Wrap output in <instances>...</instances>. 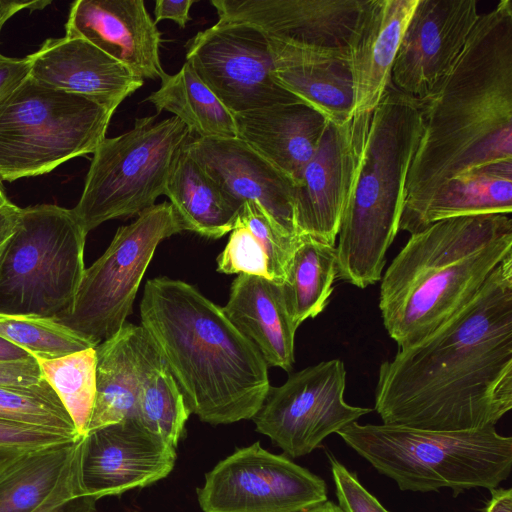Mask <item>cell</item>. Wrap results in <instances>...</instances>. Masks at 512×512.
I'll return each mask as SVG.
<instances>
[{"instance_id": "obj_1", "label": "cell", "mask_w": 512, "mask_h": 512, "mask_svg": "<svg viewBox=\"0 0 512 512\" xmlns=\"http://www.w3.org/2000/svg\"><path fill=\"white\" fill-rule=\"evenodd\" d=\"M511 408L512 253L461 310L381 363L374 409L384 424L462 431Z\"/></svg>"}, {"instance_id": "obj_2", "label": "cell", "mask_w": 512, "mask_h": 512, "mask_svg": "<svg viewBox=\"0 0 512 512\" xmlns=\"http://www.w3.org/2000/svg\"><path fill=\"white\" fill-rule=\"evenodd\" d=\"M421 102L423 131L400 222L445 181L512 161L511 0L480 14L451 71Z\"/></svg>"}, {"instance_id": "obj_3", "label": "cell", "mask_w": 512, "mask_h": 512, "mask_svg": "<svg viewBox=\"0 0 512 512\" xmlns=\"http://www.w3.org/2000/svg\"><path fill=\"white\" fill-rule=\"evenodd\" d=\"M140 319L190 413L212 425L253 419L270 388L268 365L222 307L182 280L156 277Z\"/></svg>"}, {"instance_id": "obj_4", "label": "cell", "mask_w": 512, "mask_h": 512, "mask_svg": "<svg viewBox=\"0 0 512 512\" xmlns=\"http://www.w3.org/2000/svg\"><path fill=\"white\" fill-rule=\"evenodd\" d=\"M511 253L506 214L447 218L410 234L380 280L383 326L398 349L461 310Z\"/></svg>"}, {"instance_id": "obj_5", "label": "cell", "mask_w": 512, "mask_h": 512, "mask_svg": "<svg viewBox=\"0 0 512 512\" xmlns=\"http://www.w3.org/2000/svg\"><path fill=\"white\" fill-rule=\"evenodd\" d=\"M422 131L421 100L389 85L372 111L360 170L342 215L335 245L340 280L360 289L381 280Z\"/></svg>"}, {"instance_id": "obj_6", "label": "cell", "mask_w": 512, "mask_h": 512, "mask_svg": "<svg viewBox=\"0 0 512 512\" xmlns=\"http://www.w3.org/2000/svg\"><path fill=\"white\" fill-rule=\"evenodd\" d=\"M337 434L402 491L497 488L512 467V437L495 427L432 431L389 424L350 423Z\"/></svg>"}, {"instance_id": "obj_7", "label": "cell", "mask_w": 512, "mask_h": 512, "mask_svg": "<svg viewBox=\"0 0 512 512\" xmlns=\"http://www.w3.org/2000/svg\"><path fill=\"white\" fill-rule=\"evenodd\" d=\"M86 236L72 209L21 208L0 261V314L67 316L85 271Z\"/></svg>"}, {"instance_id": "obj_8", "label": "cell", "mask_w": 512, "mask_h": 512, "mask_svg": "<svg viewBox=\"0 0 512 512\" xmlns=\"http://www.w3.org/2000/svg\"><path fill=\"white\" fill-rule=\"evenodd\" d=\"M116 109L30 76L0 103V180L48 173L94 153Z\"/></svg>"}, {"instance_id": "obj_9", "label": "cell", "mask_w": 512, "mask_h": 512, "mask_svg": "<svg viewBox=\"0 0 512 512\" xmlns=\"http://www.w3.org/2000/svg\"><path fill=\"white\" fill-rule=\"evenodd\" d=\"M192 139L178 118H137L133 128L105 138L93 153L73 213L88 234L102 223L139 215L164 195L174 160Z\"/></svg>"}, {"instance_id": "obj_10", "label": "cell", "mask_w": 512, "mask_h": 512, "mask_svg": "<svg viewBox=\"0 0 512 512\" xmlns=\"http://www.w3.org/2000/svg\"><path fill=\"white\" fill-rule=\"evenodd\" d=\"M184 231L167 201L116 231L105 252L85 268L71 311L57 320L97 346L126 322L159 243Z\"/></svg>"}, {"instance_id": "obj_11", "label": "cell", "mask_w": 512, "mask_h": 512, "mask_svg": "<svg viewBox=\"0 0 512 512\" xmlns=\"http://www.w3.org/2000/svg\"><path fill=\"white\" fill-rule=\"evenodd\" d=\"M345 364L322 361L291 374L280 386H270L264 403L253 417L256 430L268 436L287 455L297 458L315 450L371 408L344 400Z\"/></svg>"}, {"instance_id": "obj_12", "label": "cell", "mask_w": 512, "mask_h": 512, "mask_svg": "<svg viewBox=\"0 0 512 512\" xmlns=\"http://www.w3.org/2000/svg\"><path fill=\"white\" fill-rule=\"evenodd\" d=\"M197 499L203 512H305L328 497L322 478L255 442L206 473Z\"/></svg>"}, {"instance_id": "obj_13", "label": "cell", "mask_w": 512, "mask_h": 512, "mask_svg": "<svg viewBox=\"0 0 512 512\" xmlns=\"http://www.w3.org/2000/svg\"><path fill=\"white\" fill-rule=\"evenodd\" d=\"M185 47L186 62L233 114L301 102L275 81L269 41L254 26L218 20Z\"/></svg>"}, {"instance_id": "obj_14", "label": "cell", "mask_w": 512, "mask_h": 512, "mask_svg": "<svg viewBox=\"0 0 512 512\" xmlns=\"http://www.w3.org/2000/svg\"><path fill=\"white\" fill-rule=\"evenodd\" d=\"M371 113L343 125L328 123L295 188L298 234L335 245L341 219L363 159Z\"/></svg>"}, {"instance_id": "obj_15", "label": "cell", "mask_w": 512, "mask_h": 512, "mask_svg": "<svg viewBox=\"0 0 512 512\" xmlns=\"http://www.w3.org/2000/svg\"><path fill=\"white\" fill-rule=\"evenodd\" d=\"M367 0H211L218 20L245 23L293 49L349 61Z\"/></svg>"}, {"instance_id": "obj_16", "label": "cell", "mask_w": 512, "mask_h": 512, "mask_svg": "<svg viewBox=\"0 0 512 512\" xmlns=\"http://www.w3.org/2000/svg\"><path fill=\"white\" fill-rule=\"evenodd\" d=\"M479 17L476 0H418L390 85L415 99L426 98L455 65Z\"/></svg>"}, {"instance_id": "obj_17", "label": "cell", "mask_w": 512, "mask_h": 512, "mask_svg": "<svg viewBox=\"0 0 512 512\" xmlns=\"http://www.w3.org/2000/svg\"><path fill=\"white\" fill-rule=\"evenodd\" d=\"M175 461V447L136 420H126L84 436L81 483L85 494L98 501L165 478Z\"/></svg>"}, {"instance_id": "obj_18", "label": "cell", "mask_w": 512, "mask_h": 512, "mask_svg": "<svg viewBox=\"0 0 512 512\" xmlns=\"http://www.w3.org/2000/svg\"><path fill=\"white\" fill-rule=\"evenodd\" d=\"M65 29V36L90 42L143 80L166 75L161 33L143 0L75 1Z\"/></svg>"}, {"instance_id": "obj_19", "label": "cell", "mask_w": 512, "mask_h": 512, "mask_svg": "<svg viewBox=\"0 0 512 512\" xmlns=\"http://www.w3.org/2000/svg\"><path fill=\"white\" fill-rule=\"evenodd\" d=\"M186 150L241 206L254 202L288 232L298 235L295 184L239 138H192Z\"/></svg>"}, {"instance_id": "obj_20", "label": "cell", "mask_w": 512, "mask_h": 512, "mask_svg": "<svg viewBox=\"0 0 512 512\" xmlns=\"http://www.w3.org/2000/svg\"><path fill=\"white\" fill-rule=\"evenodd\" d=\"M30 77L61 91L117 107L144 80L90 42L75 37L49 38L29 54Z\"/></svg>"}, {"instance_id": "obj_21", "label": "cell", "mask_w": 512, "mask_h": 512, "mask_svg": "<svg viewBox=\"0 0 512 512\" xmlns=\"http://www.w3.org/2000/svg\"><path fill=\"white\" fill-rule=\"evenodd\" d=\"M96 398L86 435L126 420H136L137 402L147 376L164 360L147 330L125 322L95 347Z\"/></svg>"}, {"instance_id": "obj_22", "label": "cell", "mask_w": 512, "mask_h": 512, "mask_svg": "<svg viewBox=\"0 0 512 512\" xmlns=\"http://www.w3.org/2000/svg\"><path fill=\"white\" fill-rule=\"evenodd\" d=\"M418 0H367L349 46L353 115L371 113L390 85L400 42Z\"/></svg>"}, {"instance_id": "obj_23", "label": "cell", "mask_w": 512, "mask_h": 512, "mask_svg": "<svg viewBox=\"0 0 512 512\" xmlns=\"http://www.w3.org/2000/svg\"><path fill=\"white\" fill-rule=\"evenodd\" d=\"M237 138L260 154L295 186L314 155L328 122L302 102L276 104L234 114Z\"/></svg>"}, {"instance_id": "obj_24", "label": "cell", "mask_w": 512, "mask_h": 512, "mask_svg": "<svg viewBox=\"0 0 512 512\" xmlns=\"http://www.w3.org/2000/svg\"><path fill=\"white\" fill-rule=\"evenodd\" d=\"M222 311L252 342L268 366L288 372L292 369L297 328L288 314L280 284L238 274Z\"/></svg>"}, {"instance_id": "obj_25", "label": "cell", "mask_w": 512, "mask_h": 512, "mask_svg": "<svg viewBox=\"0 0 512 512\" xmlns=\"http://www.w3.org/2000/svg\"><path fill=\"white\" fill-rule=\"evenodd\" d=\"M275 81L333 125L353 117L354 85L349 61L298 51L269 40Z\"/></svg>"}, {"instance_id": "obj_26", "label": "cell", "mask_w": 512, "mask_h": 512, "mask_svg": "<svg viewBox=\"0 0 512 512\" xmlns=\"http://www.w3.org/2000/svg\"><path fill=\"white\" fill-rule=\"evenodd\" d=\"M512 212V161H502L451 178L439 186L399 230L410 234L443 219Z\"/></svg>"}, {"instance_id": "obj_27", "label": "cell", "mask_w": 512, "mask_h": 512, "mask_svg": "<svg viewBox=\"0 0 512 512\" xmlns=\"http://www.w3.org/2000/svg\"><path fill=\"white\" fill-rule=\"evenodd\" d=\"M299 237L256 203L245 202L217 258V271L254 275L282 284Z\"/></svg>"}, {"instance_id": "obj_28", "label": "cell", "mask_w": 512, "mask_h": 512, "mask_svg": "<svg viewBox=\"0 0 512 512\" xmlns=\"http://www.w3.org/2000/svg\"><path fill=\"white\" fill-rule=\"evenodd\" d=\"M164 195L184 231L213 239L231 232L242 207L218 186L185 146L174 160Z\"/></svg>"}, {"instance_id": "obj_29", "label": "cell", "mask_w": 512, "mask_h": 512, "mask_svg": "<svg viewBox=\"0 0 512 512\" xmlns=\"http://www.w3.org/2000/svg\"><path fill=\"white\" fill-rule=\"evenodd\" d=\"M157 113L168 111L197 138H237L234 114L199 78L188 62L175 74L161 79L158 90L147 98Z\"/></svg>"}, {"instance_id": "obj_30", "label": "cell", "mask_w": 512, "mask_h": 512, "mask_svg": "<svg viewBox=\"0 0 512 512\" xmlns=\"http://www.w3.org/2000/svg\"><path fill=\"white\" fill-rule=\"evenodd\" d=\"M77 440L24 451L0 468V512H32L54 489L78 453Z\"/></svg>"}, {"instance_id": "obj_31", "label": "cell", "mask_w": 512, "mask_h": 512, "mask_svg": "<svg viewBox=\"0 0 512 512\" xmlns=\"http://www.w3.org/2000/svg\"><path fill=\"white\" fill-rule=\"evenodd\" d=\"M337 273L335 245L300 235L286 278L280 284L288 314L297 329L326 308Z\"/></svg>"}, {"instance_id": "obj_32", "label": "cell", "mask_w": 512, "mask_h": 512, "mask_svg": "<svg viewBox=\"0 0 512 512\" xmlns=\"http://www.w3.org/2000/svg\"><path fill=\"white\" fill-rule=\"evenodd\" d=\"M35 359L78 434L85 436L96 398L95 347L56 359Z\"/></svg>"}, {"instance_id": "obj_33", "label": "cell", "mask_w": 512, "mask_h": 512, "mask_svg": "<svg viewBox=\"0 0 512 512\" xmlns=\"http://www.w3.org/2000/svg\"><path fill=\"white\" fill-rule=\"evenodd\" d=\"M190 414L178 384L163 362L147 376L141 387L136 421L176 448Z\"/></svg>"}, {"instance_id": "obj_34", "label": "cell", "mask_w": 512, "mask_h": 512, "mask_svg": "<svg viewBox=\"0 0 512 512\" xmlns=\"http://www.w3.org/2000/svg\"><path fill=\"white\" fill-rule=\"evenodd\" d=\"M0 338L38 359H56L94 344L53 318L0 314Z\"/></svg>"}, {"instance_id": "obj_35", "label": "cell", "mask_w": 512, "mask_h": 512, "mask_svg": "<svg viewBox=\"0 0 512 512\" xmlns=\"http://www.w3.org/2000/svg\"><path fill=\"white\" fill-rule=\"evenodd\" d=\"M0 420L80 436L65 407L45 379L31 386H0Z\"/></svg>"}, {"instance_id": "obj_36", "label": "cell", "mask_w": 512, "mask_h": 512, "mask_svg": "<svg viewBox=\"0 0 512 512\" xmlns=\"http://www.w3.org/2000/svg\"><path fill=\"white\" fill-rule=\"evenodd\" d=\"M82 447L83 440L66 473L32 512H97V500L85 494L81 483Z\"/></svg>"}, {"instance_id": "obj_37", "label": "cell", "mask_w": 512, "mask_h": 512, "mask_svg": "<svg viewBox=\"0 0 512 512\" xmlns=\"http://www.w3.org/2000/svg\"><path fill=\"white\" fill-rule=\"evenodd\" d=\"M331 473L342 512H389L331 453H328Z\"/></svg>"}, {"instance_id": "obj_38", "label": "cell", "mask_w": 512, "mask_h": 512, "mask_svg": "<svg viewBox=\"0 0 512 512\" xmlns=\"http://www.w3.org/2000/svg\"><path fill=\"white\" fill-rule=\"evenodd\" d=\"M59 431L0 420V448L34 450L79 438Z\"/></svg>"}, {"instance_id": "obj_39", "label": "cell", "mask_w": 512, "mask_h": 512, "mask_svg": "<svg viewBox=\"0 0 512 512\" xmlns=\"http://www.w3.org/2000/svg\"><path fill=\"white\" fill-rule=\"evenodd\" d=\"M44 380L34 357L19 361H0V386H31Z\"/></svg>"}, {"instance_id": "obj_40", "label": "cell", "mask_w": 512, "mask_h": 512, "mask_svg": "<svg viewBox=\"0 0 512 512\" xmlns=\"http://www.w3.org/2000/svg\"><path fill=\"white\" fill-rule=\"evenodd\" d=\"M31 60L7 57L0 53V103L13 93L29 76Z\"/></svg>"}, {"instance_id": "obj_41", "label": "cell", "mask_w": 512, "mask_h": 512, "mask_svg": "<svg viewBox=\"0 0 512 512\" xmlns=\"http://www.w3.org/2000/svg\"><path fill=\"white\" fill-rule=\"evenodd\" d=\"M197 0H157L154 6V22L172 20L180 28H185L191 20L190 9Z\"/></svg>"}, {"instance_id": "obj_42", "label": "cell", "mask_w": 512, "mask_h": 512, "mask_svg": "<svg viewBox=\"0 0 512 512\" xmlns=\"http://www.w3.org/2000/svg\"><path fill=\"white\" fill-rule=\"evenodd\" d=\"M21 208L8 202L0 207V261L15 231Z\"/></svg>"}, {"instance_id": "obj_43", "label": "cell", "mask_w": 512, "mask_h": 512, "mask_svg": "<svg viewBox=\"0 0 512 512\" xmlns=\"http://www.w3.org/2000/svg\"><path fill=\"white\" fill-rule=\"evenodd\" d=\"M50 4V1H5L0 0V31L5 22L12 17L15 13L29 9L30 11L35 9H43L45 6Z\"/></svg>"}, {"instance_id": "obj_44", "label": "cell", "mask_w": 512, "mask_h": 512, "mask_svg": "<svg viewBox=\"0 0 512 512\" xmlns=\"http://www.w3.org/2000/svg\"><path fill=\"white\" fill-rule=\"evenodd\" d=\"M491 498L483 512H512V490L510 488H494L489 490Z\"/></svg>"}, {"instance_id": "obj_45", "label": "cell", "mask_w": 512, "mask_h": 512, "mask_svg": "<svg viewBox=\"0 0 512 512\" xmlns=\"http://www.w3.org/2000/svg\"><path fill=\"white\" fill-rule=\"evenodd\" d=\"M32 357L27 351L0 338V361H19Z\"/></svg>"}, {"instance_id": "obj_46", "label": "cell", "mask_w": 512, "mask_h": 512, "mask_svg": "<svg viewBox=\"0 0 512 512\" xmlns=\"http://www.w3.org/2000/svg\"><path fill=\"white\" fill-rule=\"evenodd\" d=\"M28 451V450H26ZM24 452V450L0 448V468L6 465L9 461Z\"/></svg>"}, {"instance_id": "obj_47", "label": "cell", "mask_w": 512, "mask_h": 512, "mask_svg": "<svg viewBox=\"0 0 512 512\" xmlns=\"http://www.w3.org/2000/svg\"><path fill=\"white\" fill-rule=\"evenodd\" d=\"M305 512H342L338 505L334 504L332 501L327 500L321 505H318L312 509H309Z\"/></svg>"}, {"instance_id": "obj_48", "label": "cell", "mask_w": 512, "mask_h": 512, "mask_svg": "<svg viewBox=\"0 0 512 512\" xmlns=\"http://www.w3.org/2000/svg\"><path fill=\"white\" fill-rule=\"evenodd\" d=\"M8 202H9V200L6 197L5 193H4V190H3V187H2V184H1V180H0V207L3 206L4 204L8 203Z\"/></svg>"}]
</instances>
